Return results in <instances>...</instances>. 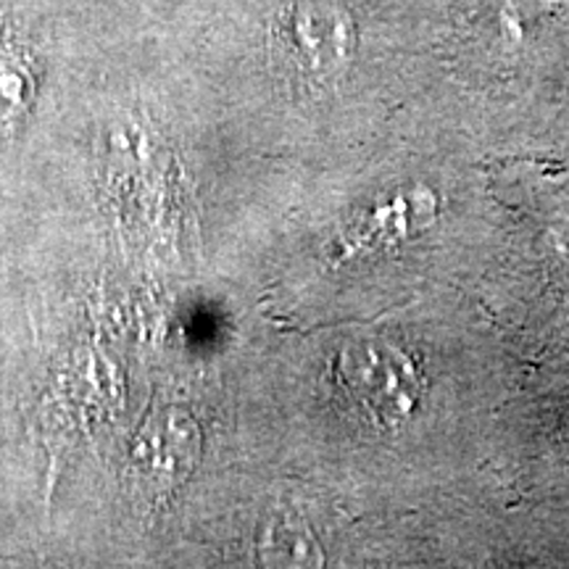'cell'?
Returning <instances> with one entry per match:
<instances>
[{
    "label": "cell",
    "mask_w": 569,
    "mask_h": 569,
    "mask_svg": "<svg viewBox=\"0 0 569 569\" xmlns=\"http://www.w3.org/2000/svg\"><path fill=\"white\" fill-rule=\"evenodd\" d=\"M353 24L343 9L330 3H296L277 24V48L301 80H332L353 53Z\"/></svg>",
    "instance_id": "6da1fadb"
},
{
    "label": "cell",
    "mask_w": 569,
    "mask_h": 569,
    "mask_svg": "<svg viewBox=\"0 0 569 569\" xmlns=\"http://www.w3.org/2000/svg\"><path fill=\"white\" fill-rule=\"evenodd\" d=\"M351 375L361 403L380 422H401L419 401L417 367L403 351L393 346H367L353 356V365L346 369Z\"/></svg>",
    "instance_id": "7a4b0ae2"
},
{
    "label": "cell",
    "mask_w": 569,
    "mask_h": 569,
    "mask_svg": "<svg viewBox=\"0 0 569 569\" xmlns=\"http://www.w3.org/2000/svg\"><path fill=\"white\" fill-rule=\"evenodd\" d=\"M32 71L13 51H0V122L17 119L32 98Z\"/></svg>",
    "instance_id": "3957f363"
}]
</instances>
